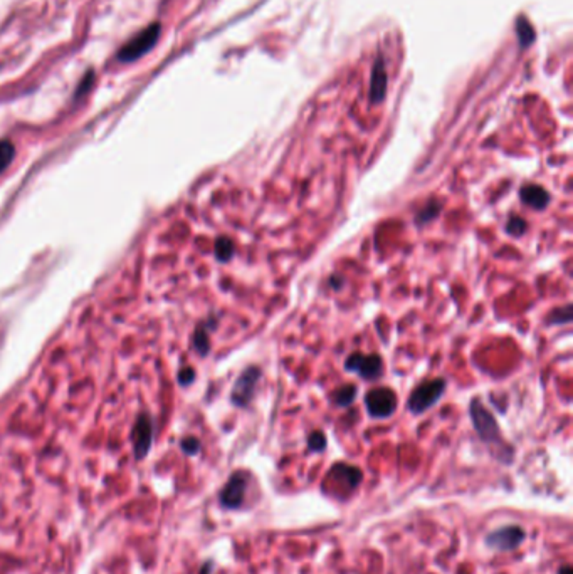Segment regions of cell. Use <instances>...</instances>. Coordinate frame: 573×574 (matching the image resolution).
I'll return each instance as SVG.
<instances>
[{
    "label": "cell",
    "instance_id": "277c9868",
    "mask_svg": "<svg viewBox=\"0 0 573 574\" xmlns=\"http://www.w3.org/2000/svg\"><path fill=\"white\" fill-rule=\"evenodd\" d=\"M365 405L370 417L387 418L395 412L397 396L390 388H374L367 393Z\"/></svg>",
    "mask_w": 573,
    "mask_h": 574
},
{
    "label": "cell",
    "instance_id": "5bb4252c",
    "mask_svg": "<svg viewBox=\"0 0 573 574\" xmlns=\"http://www.w3.org/2000/svg\"><path fill=\"white\" fill-rule=\"evenodd\" d=\"M234 252V244H232V240L227 239V237H220V239L215 242V256L220 262L231 261Z\"/></svg>",
    "mask_w": 573,
    "mask_h": 574
},
{
    "label": "cell",
    "instance_id": "44dd1931",
    "mask_svg": "<svg viewBox=\"0 0 573 574\" xmlns=\"http://www.w3.org/2000/svg\"><path fill=\"white\" fill-rule=\"evenodd\" d=\"M194 341H195V348H197V351L200 352V355H206V352L208 351V336H207V331H206V329H197V331H195Z\"/></svg>",
    "mask_w": 573,
    "mask_h": 574
},
{
    "label": "cell",
    "instance_id": "ffe728a7",
    "mask_svg": "<svg viewBox=\"0 0 573 574\" xmlns=\"http://www.w3.org/2000/svg\"><path fill=\"white\" fill-rule=\"evenodd\" d=\"M308 447L313 452H323L326 449V437L323 432H313L308 438Z\"/></svg>",
    "mask_w": 573,
    "mask_h": 574
},
{
    "label": "cell",
    "instance_id": "6da1fadb",
    "mask_svg": "<svg viewBox=\"0 0 573 574\" xmlns=\"http://www.w3.org/2000/svg\"><path fill=\"white\" fill-rule=\"evenodd\" d=\"M160 32L162 27L157 22L145 27L118 51V59L123 61V63H133V61L140 59L155 47L158 38H160Z\"/></svg>",
    "mask_w": 573,
    "mask_h": 574
},
{
    "label": "cell",
    "instance_id": "ac0fdd59",
    "mask_svg": "<svg viewBox=\"0 0 573 574\" xmlns=\"http://www.w3.org/2000/svg\"><path fill=\"white\" fill-rule=\"evenodd\" d=\"M518 38L521 40L523 46H528V44L533 42V38H535V32L533 29L530 27V24L526 22L525 19H519L518 20Z\"/></svg>",
    "mask_w": 573,
    "mask_h": 574
},
{
    "label": "cell",
    "instance_id": "5b68a950",
    "mask_svg": "<svg viewBox=\"0 0 573 574\" xmlns=\"http://www.w3.org/2000/svg\"><path fill=\"white\" fill-rule=\"evenodd\" d=\"M261 378V370L257 366H249L247 370L240 373L237 378L234 388H232V403L236 407H247L249 401L252 400L254 391H256L257 381Z\"/></svg>",
    "mask_w": 573,
    "mask_h": 574
},
{
    "label": "cell",
    "instance_id": "3957f363",
    "mask_svg": "<svg viewBox=\"0 0 573 574\" xmlns=\"http://www.w3.org/2000/svg\"><path fill=\"white\" fill-rule=\"evenodd\" d=\"M471 420H473L474 428H476L478 435L481 437L482 442H486V444H499L501 442L496 420L480 400L471 401Z\"/></svg>",
    "mask_w": 573,
    "mask_h": 574
},
{
    "label": "cell",
    "instance_id": "8992f818",
    "mask_svg": "<svg viewBox=\"0 0 573 574\" xmlns=\"http://www.w3.org/2000/svg\"><path fill=\"white\" fill-rule=\"evenodd\" d=\"M525 541V531L519 526H505L486 536V546L498 551H513Z\"/></svg>",
    "mask_w": 573,
    "mask_h": 574
},
{
    "label": "cell",
    "instance_id": "d4e9b609",
    "mask_svg": "<svg viewBox=\"0 0 573 574\" xmlns=\"http://www.w3.org/2000/svg\"><path fill=\"white\" fill-rule=\"evenodd\" d=\"M212 569V563H207L206 566H204L202 569H200V574H208V571H211Z\"/></svg>",
    "mask_w": 573,
    "mask_h": 574
},
{
    "label": "cell",
    "instance_id": "7402d4cb",
    "mask_svg": "<svg viewBox=\"0 0 573 574\" xmlns=\"http://www.w3.org/2000/svg\"><path fill=\"white\" fill-rule=\"evenodd\" d=\"M182 450L187 455H195L200 450V442L197 440V438L188 437L185 438V440H182Z\"/></svg>",
    "mask_w": 573,
    "mask_h": 574
},
{
    "label": "cell",
    "instance_id": "603a6c76",
    "mask_svg": "<svg viewBox=\"0 0 573 574\" xmlns=\"http://www.w3.org/2000/svg\"><path fill=\"white\" fill-rule=\"evenodd\" d=\"M194 376H195L194 370H190V368H185V370L180 371L178 380H180V383H182V385H188V383H192Z\"/></svg>",
    "mask_w": 573,
    "mask_h": 574
},
{
    "label": "cell",
    "instance_id": "4fadbf2b",
    "mask_svg": "<svg viewBox=\"0 0 573 574\" xmlns=\"http://www.w3.org/2000/svg\"><path fill=\"white\" fill-rule=\"evenodd\" d=\"M355 396H357V388H355V385H345V387L338 388L337 391H335L333 400L338 407H348V405L353 403Z\"/></svg>",
    "mask_w": 573,
    "mask_h": 574
},
{
    "label": "cell",
    "instance_id": "e0dca14e",
    "mask_svg": "<svg viewBox=\"0 0 573 574\" xmlns=\"http://www.w3.org/2000/svg\"><path fill=\"white\" fill-rule=\"evenodd\" d=\"M441 212V205L437 202H429L425 207L420 210L419 215H417V224H425V222H431L432 219H436L437 213Z\"/></svg>",
    "mask_w": 573,
    "mask_h": 574
},
{
    "label": "cell",
    "instance_id": "7c38bea8",
    "mask_svg": "<svg viewBox=\"0 0 573 574\" xmlns=\"http://www.w3.org/2000/svg\"><path fill=\"white\" fill-rule=\"evenodd\" d=\"M330 477H333L335 481H338L339 483L345 482L348 490L357 489L358 483L362 482V472L357 469V467L351 465H343V463H338L331 469Z\"/></svg>",
    "mask_w": 573,
    "mask_h": 574
},
{
    "label": "cell",
    "instance_id": "9a60e30c",
    "mask_svg": "<svg viewBox=\"0 0 573 574\" xmlns=\"http://www.w3.org/2000/svg\"><path fill=\"white\" fill-rule=\"evenodd\" d=\"M14 155L15 150L10 141H7V139L0 141V173H2L3 170H7V166H9L12 160H14Z\"/></svg>",
    "mask_w": 573,
    "mask_h": 574
},
{
    "label": "cell",
    "instance_id": "8fae6325",
    "mask_svg": "<svg viewBox=\"0 0 573 574\" xmlns=\"http://www.w3.org/2000/svg\"><path fill=\"white\" fill-rule=\"evenodd\" d=\"M519 196H521L523 203L528 207L536 208V210H543L550 202V195L543 187L540 185H526L519 190Z\"/></svg>",
    "mask_w": 573,
    "mask_h": 574
},
{
    "label": "cell",
    "instance_id": "2e32d148",
    "mask_svg": "<svg viewBox=\"0 0 573 574\" xmlns=\"http://www.w3.org/2000/svg\"><path fill=\"white\" fill-rule=\"evenodd\" d=\"M572 321V307L570 304L563 306L562 309H555L553 313L548 318V323L550 325H567V323Z\"/></svg>",
    "mask_w": 573,
    "mask_h": 574
},
{
    "label": "cell",
    "instance_id": "52a82bcc",
    "mask_svg": "<svg viewBox=\"0 0 573 574\" xmlns=\"http://www.w3.org/2000/svg\"><path fill=\"white\" fill-rule=\"evenodd\" d=\"M247 490V474L236 472L231 475L224 489L220 490V504L226 509H239L244 504Z\"/></svg>",
    "mask_w": 573,
    "mask_h": 574
},
{
    "label": "cell",
    "instance_id": "30bf717a",
    "mask_svg": "<svg viewBox=\"0 0 573 574\" xmlns=\"http://www.w3.org/2000/svg\"><path fill=\"white\" fill-rule=\"evenodd\" d=\"M387 91V72L382 59H376L374 72H372V86H370V100L372 102H380L385 98Z\"/></svg>",
    "mask_w": 573,
    "mask_h": 574
},
{
    "label": "cell",
    "instance_id": "7a4b0ae2",
    "mask_svg": "<svg viewBox=\"0 0 573 574\" xmlns=\"http://www.w3.org/2000/svg\"><path fill=\"white\" fill-rule=\"evenodd\" d=\"M445 391V381L442 378H436L431 381H424L420 387H417L408 396L407 408L415 415H420L425 410H429L432 405H436L442 393Z\"/></svg>",
    "mask_w": 573,
    "mask_h": 574
},
{
    "label": "cell",
    "instance_id": "9c48e42d",
    "mask_svg": "<svg viewBox=\"0 0 573 574\" xmlns=\"http://www.w3.org/2000/svg\"><path fill=\"white\" fill-rule=\"evenodd\" d=\"M151 435H153V430H151V421L148 417H140L138 418L137 425L133 428V450H135V457L138 460L145 458V455L148 453L150 447H151Z\"/></svg>",
    "mask_w": 573,
    "mask_h": 574
},
{
    "label": "cell",
    "instance_id": "ba28073f",
    "mask_svg": "<svg viewBox=\"0 0 573 574\" xmlns=\"http://www.w3.org/2000/svg\"><path fill=\"white\" fill-rule=\"evenodd\" d=\"M345 368L348 371H355L362 376L363 380H375L382 375L383 363L382 358L376 355H362V352H353L345 362Z\"/></svg>",
    "mask_w": 573,
    "mask_h": 574
},
{
    "label": "cell",
    "instance_id": "cb8c5ba5",
    "mask_svg": "<svg viewBox=\"0 0 573 574\" xmlns=\"http://www.w3.org/2000/svg\"><path fill=\"white\" fill-rule=\"evenodd\" d=\"M558 574H573L570 566H562V568L558 569Z\"/></svg>",
    "mask_w": 573,
    "mask_h": 574
},
{
    "label": "cell",
    "instance_id": "d6986e66",
    "mask_svg": "<svg viewBox=\"0 0 573 574\" xmlns=\"http://www.w3.org/2000/svg\"><path fill=\"white\" fill-rule=\"evenodd\" d=\"M526 228H528V225H526L525 220L521 219V217H511L510 222H507V225H506V232L510 233V235H514V237L523 235V233L526 232Z\"/></svg>",
    "mask_w": 573,
    "mask_h": 574
}]
</instances>
